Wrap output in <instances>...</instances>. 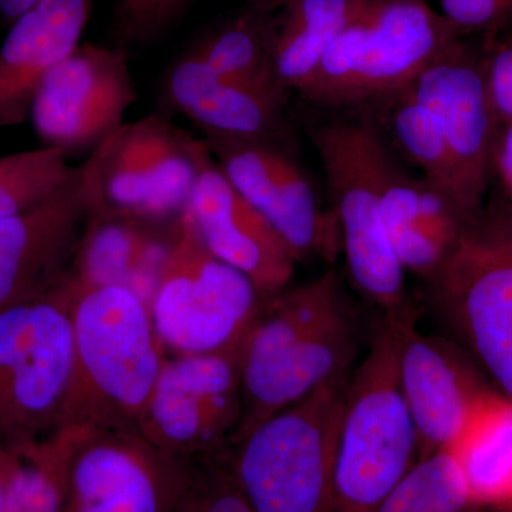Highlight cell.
Segmentation results:
<instances>
[{"label":"cell","mask_w":512,"mask_h":512,"mask_svg":"<svg viewBox=\"0 0 512 512\" xmlns=\"http://www.w3.org/2000/svg\"><path fill=\"white\" fill-rule=\"evenodd\" d=\"M355 355L356 330L335 269L262 298L242 349V416L232 444L350 370Z\"/></svg>","instance_id":"6da1fadb"},{"label":"cell","mask_w":512,"mask_h":512,"mask_svg":"<svg viewBox=\"0 0 512 512\" xmlns=\"http://www.w3.org/2000/svg\"><path fill=\"white\" fill-rule=\"evenodd\" d=\"M67 288L74 362L62 430L140 431L168 356L150 309L119 286Z\"/></svg>","instance_id":"7a4b0ae2"},{"label":"cell","mask_w":512,"mask_h":512,"mask_svg":"<svg viewBox=\"0 0 512 512\" xmlns=\"http://www.w3.org/2000/svg\"><path fill=\"white\" fill-rule=\"evenodd\" d=\"M350 370L266 419L225 451L252 512H333Z\"/></svg>","instance_id":"3957f363"},{"label":"cell","mask_w":512,"mask_h":512,"mask_svg":"<svg viewBox=\"0 0 512 512\" xmlns=\"http://www.w3.org/2000/svg\"><path fill=\"white\" fill-rule=\"evenodd\" d=\"M417 461L416 430L400 389L396 333L379 323L350 376L333 474V512H375Z\"/></svg>","instance_id":"277c9868"},{"label":"cell","mask_w":512,"mask_h":512,"mask_svg":"<svg viewBox=\"0 0 512 512\" xmlns=\"http://www.w3.org/2000/svg\"><path fill=\"white\" fill-rule=\"evenodd\" d=\"M427 284L434 311L512 402V204L484 205Z\"/></svg>","instance_id":"5b68a950"},{"label":"cell","mask_w":512,"mask_h":512,"mask_svg":"<svg viewBox=\"0 0 512 512\" xmlns=\"http://www.w3.org/2000/svg\"><path fill=\"white\" fill-rule=\"evenodd\" d=\"M458 33L424 0H369L333 40L301 94L328 106L389 99L457 42Z\"/></svg>","instance_id":"8992f818"},{"label":"cell","mask_w":512,"mask_h":512,"mask_svg":"<svg viewBox=\"0 0 512 512\" xmlns=\"http://www.w3.org/2000/svg\"><path fill=\"white\" fill-rule=\"evenodd\" d=\"M312 138L325 170L353 284L383 316L413 311L406 298V269L394 254L380 210L383 165L389 151L376 124L367 117L332 121L313 130Z\"/></svg>","instance_id":"52a82bcc"},{"label":"cell","mask_w":512,"mask_h":512,"mask_svg":"<svg viewBox=\"0 0 512 512\" xmlns=\"http://www.w3.org/2000/svg\"><path fill=\"white\" fill-rule=\"evenodd\" d=\"M72 296L0 308V448L16 450L62 430L72 383Z\"/></svg>","instance_id":"ba28073f"},{"label":"cell","mask_w":512,"mask_h":512,"mask_svg":"<svg viewBox=\"0 0 512 512\" xmlns=\"http://www.w3.org/2000/svg\"><path fill=\"white\" fill-rule=\"evenodd\" d=\"M208 157L204 138L150 114L104 138L79 170L93 212L170 224L188 207Z\"/></svg>","instance_id":"9c48e42d"},{"label":"cell","mask_w":512,"mask_h":512,"mask_svg":"<svg viewBox=\"0 0 512 512\" xmlns=\"http://www.w3.org/2000/svg\"><path fill=\"white\" fill-rule=\"evenodd\" d=\"M251 281L202 241L190 211L173 221L151 318L168 356L241 345L261 308Z\"/></svg>","instance_id":"30bf717a"},{"label":"cell","mask_w":512,"mask_h":512,"mask_svg":"<svg viewBox=\"0 0 512 512\" xmlns=\"http://www.w3.org/2000/svg\"><path fill=\"white\" fill-rule=\"evenodd\" d=\"M59 437L63 512H174L197 466L138 430L64 429Z\"/></svg>","instance_id":"8fae6325"},{"label":"cell","mask_w":512,"mask_h":512,"mask_svg":"<svg viewBox=\"0 0 512 512\" xmlns=\"http://www.w3.org/2000/svg\"><path fill=\"white\" fill-rule=\"evenodd\" d=\"M242 349L167 356L141 420L144 439L191 461L227 451L241 423Z\"/></svg>","instance_id":"7c38bea8"},{"label":"cell","mask_w":512,"mask_h":512,"mask_svg":"<svg viewBox=\"0 0 512 512\" xmlns=\"http://www.w3.org/2000/svg\"><path fill=\"white\" fill-rule=\"evenodd\" d=\"M126 49L80 43L57 64L33 100L29 119L43 146L67 156L92 151L126 123L137 103Z\"/></svg>","instance_id":"4fadbf2b"},{"label":"cell","mask_w":512,"mask_h":512,"mask_svg":"<svg viewBox=\"0 0 512 512\" xmlns=\"http://www.w3.org/2000/svg\"><path fill=\"white\" fill-rule=\"evenodd\" d=\"M400 389L417 437V460L453 450L494 396L463 353L446 340L421 335L414 313L392 316Z\"/></svg>","instance_id":"5bb4252c"},{"label":"cell","mask_w":512,"mask_h":512,"mask_svg":"<svg viewBox=\"0 0 512 512\" xmlns=\"http://www.w3.org/2000/svg\"><path fill=\"white\" fill-rule=\"evenodd\" d=\"M204 140L225 177L284 238L296 262L338 254L335 214L323 212L311 181L281 144Z\"/></svg>","instance_id":"9a60e30c"},{"label":"cell","mask_w":512,"mask_h":512,"mask_svg":"<svg viewBox=\"0 0 512 512\" xmlns=\"http://www.w3.org/2000/svg\"><path fill=\"white\" fill-rule=\"evenodd\" d=\"M406 89L436 117L456 168L464 207L471 218L477 217L491 183L498 123L484 57L457 40Z\"/></svg>","instance_id":"2e32d148"},{"label":"cell","mask_w":512,"mask_h":512,"mask_svg":"<svg viewBox=\"0 0 512 512\" xmlns=\"http://www.w3.org/2000/svg\"><path fill=\"white\" fill-rule=\"evenodd\" d=\"M92 214L77 167L52 198L0 220V308L49 298L69 281Z\"/></svg>","instance_id":"e0dca14e"},{"label":"cell","mask_w":512,"mask_h":512,"mask_svg":"<svg viewBox=\"0 0 512 512\" xmlns=\"http://www.w3.org/2000/svg\"><path fill=\"white\" fill-rule=\"evenodd\" d=\"M187 208L207 248L247 276L262 298L289 285L296 264L291 249L225 177L211 151Z\"/></svg>","instance_id":"ac0fdd59"},{"label":"cell","mask_w":512,"mask_h":512,"mask_svg":"<svg viewBox=\"0 0 512 512\" xmlns=\"http://www.w3.org/2000/svg\"><path fill=\"white\" fill-rule=\"evenodd\" d=\"M163 97L200 127L204 138L281 144L284 137L286 94L225 79L190 49L165 74Z\"/></svg>","instance_id":"d6986e66"},{"label":"cell","mask_w":512,"mask_h":512,"mask_svg":"<svg viewBox=\"0 0 512 512\" xmlns=\"http://www.w3.org/2000/svg\"><path fill=\"white\" fill-rule=\"evenodd\" d=\"M92 0H40L12 23L0 46V127L30 117L47 74L80 46Z\"/></svg>","instance_id":"ffe728a7"},{"label":"cell","mask_w":512,"mask_h":512,"mask_svg":"<svg viewBox=\"0 0 512 512\" xmlns=\"http://www.w3.org/2000/svg\"><path fill=\"white\" fill-rule=\"evenodd\" d=\"M380 210L400 264L426 281L446 262L468 224L443 191L426 178L410 177L390 154L383 165Z\"/></svg>","instance_id":"44dd1931"},{"label":"cell","mask_w":512,"mask_h":512,"mask_svg":"<svg viewBox=\"0 0 512 512\" xmlns=\"http://www.w3.org/2000/svg\"><path fill=\"white\" fill-rule=\"evenodd\" d=\"M171 224L163 234L157 229L160 224L93 212L74 259L70 285L119 286L134 293L151 312L170 247Z\"/></svg>","instance_id":"7402d4cb"},{"label":"cell","mask_w":512,"mask_h":512,"mask_svg":"<svg viewBox=\"0 0 512 512\" xmlns=\"http://www.w3.org/2000/svg\"><path fill=\"white\" fill-rule=\"evenodd\" d=\"M369 0H291L272 18L271 67L276 83L301 93L333 40L362 12Z\"/></svg>","instance_id":"603a6c76"},{"label":"cell","mask_w":512,"mask_h":512,"mask_svg":"<svg viewBox=\"0 0 512 512\" xmlns=\"http://www.w3.org/2000/svg\"><path fill=\"white\" fill-rule=\"evenodd\" d=\"M476 507L512 505V402L495 393L453 448Z\"/></svg>","instance_id":"cb8c5ba5"},{"label":"cell","mask_w":512,"mask_h":512,"mask_svg":"<svg viewBox=\"0 0 512 512\" xmlns=\"http://www.w3.org/2000/svg\"><path fill=\"white\" fill-rule=\"evenodd\" d=\"M268 13L249 8L202 33L188 49L225 79L265 92L286 94L272 72V18Z\"/></svg>","instance_id":"d4e9b609"},{"label":"cell","mask_w":512,"mask_h":512,"mask_svg":"<svg viewBox=\"0 0 512 512\" xmlns=\"http://www.w3.org/2000/svg\"><path fill=\"white\" fill-rule=\"evenodd\" d=\"M387 100L393 101V133L404 153L423 170V178L436 185L454 202L467 221L473 220L464 207L456 168L436 117L409 89Z\"/></svg>","instance_id":"484cf974"},{"label":"cell","mask_w":512,"mask_h":512,"mask_svg":"<svg viewBox=\"0 0 512 512\" xmlns=\"http://www.w3.org/2000/svg\"><path fill=\"white\" fill-rule=\"evenodd\" d=\"M463 466L451 450L420 458L375 512H474Z\"/></svg>","instance_id":"4316f807"},{"label":"cell","mask_w":512,"mask_h":512,"mask_svg":"<svg viewBox=\"0 0 512 512\" xmlns=\"http://www.w3.org/2000/svg\"><path fill=\"white\" fill-rule=\"evenodd\" d=\"M77 167L56 147L0 157V220L49 200L72 183Z\"/></svg>","instance_id":"83f0119b"},{"label":"cell","mask_w":512,"mask_h":512,"mask_svg":"<svg viewBox=\"0 0 512 512\" xmlns=\"http://www.w3.org/2000/svg\"><path fill=\"white\" fill-rule=\"evenodd\" d=\"M174 512H252L232 476L225 451L197 461L194 476Z\"/></svg>","instance_id":"f1b7e54d"},{"label":"cell","mask_w":512,"mask_h":512,"mask_svg":"<svg viewBox=\"0 0 512 512\" xmlns=\"http://www.w3.org/2000/svg\"><path fill=\"white\" fill-rule=\"evenodd\" d=\"M192 0H116L113 33L116 46L147 45L180 19Z\"/></svg>","instance_id":"f546056e"},{"label":"cell","mask_w":512,"mask_h":512,"mask_svg":"<svg viewBox=\"0 0 512 512\" xmlns=\"http://www.w3.org/2000/svg\"><path fill=\"white\" fill-rule=\"evenodd\" d=\"M441 15L458 30L487 29L512 10V0H440Z\"/></svg>","instance_id":"4dcf8cb0"},{"label":"cell","mask_w":512,"mask_h":512,"mask_svg":"<svg viewBox=\"0 0 512 512\" xmlns=\"http://www.w3.org/2000/svg\"><path fill=\"white\" fill-rule=\"evenodd\" d=\"M488 93L495 116L512 123V40L500 43L484 57Z\"/></svg>","instance_id":"1f68e13d"},{"label":"cell","mask_w":512,"mask_h":512,"mask_svg":"<svg viewBox=\"0 0 512 512\" xmlns=\"http://www.w3.org/2000/svg\"><path fill=\"white\" fill-rule=\"evenodd\" d=\"M500 185L501 198L512 204V123L500 121L495 130L491 181Z\"/></svg>","instance_id":"d6a6232c"},{"label":"cell","mask_w":512,"mask_h":512,"mask_svg":"<svg viewBox=\"0 0 512 512\" xmlns=\"http://www.w3.org/2000/svg\"><path fill=\"white\" fill-rule=\"evenodd\" d=\"M40 0H0V16L13 23Z\"/></svg>","instance_id":"836d02e7"},{"label":"cell","mask_w":512,"mask_h":512,"mask_svg":"<svg viewBox=\"0 0 512 512\" xmlns=\"http://www.w3.org/2000/svg\"><path fill=\"white\" fill-rule=\"evenodd\" d=\"M251 8L265 10V12H269V10L276 8H284L286 3L291 2V0H248Z\"/></svg>","instance_id":"e575fe53"},{"label":"cell","mask_w":512,"mask_h":512,"mask_svg":"<svg viewBox=\"0 0 512 512\" xmlns=\"http://www.w3.org/2000/svg\"><path fill=\"white\" fill-rule=\"evenodd\" d=\"M474 512H512V505H505V507H477Z\"/></svg>","instance_id":"d590c367"},{"label":"cell","mask_w":512,"mask_h":512,"mask_svg":"<svg viewBox=\"0 0 512 512\" xmlns=\"http://www.w3.org/2000/svg\"><path fill=\"white\" fill-rule=\"evenodd\" d=\"M3 504H5V487H3L2 470H0V512H3Z\"/></svg>","instance_id":"8d00e7d4"}]
</instances>
